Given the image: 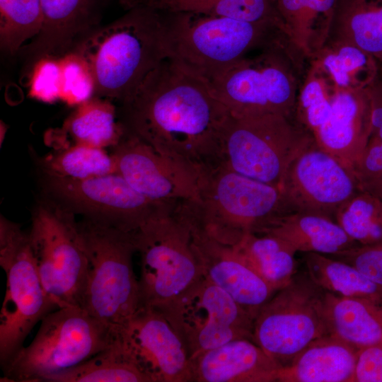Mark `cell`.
Segmentation results:
<instances>
[{
  "label": "cell",
  "instance_id": "12",
  "mask_svg": "<svg viewBox=\"0 0 382 382\" xmlns=\"http://www.w3.org/2000/svg\"><path fill=\"white\" fill-rule=\"evenodd\" d=\"M324 293L306 272L295 274L257 314L253 340L280 367L313 341L330 335L323 312Z\"/></svg>",
  "mask_w": 382,
  "mask_h": 382
},
{
  "label": "cell",
  "instance_id": "6",
  "mask_svg": "<svg viewBox=\"0 0 382 382\" xmlns=\"http://www.w3.org/2000/svg\"><path fill=\"white\" fill-rule=\"evenodd\" d=\"M307 65L299 84L295 117L321 149L352 170L371 136L369 88H339L314 66Z\"/></svg>",
  "mask_w": 382,
  "mask_h": 382
},
{
  "label": "cell",
  "instance_id": "30",
  "mask_svg": "<svg viewBox=\"0 0 382 382\" xmlns=\"http://www.w3.org/2000/svg\"><path fill=\"white\" fill-rule=\"evenodd\" d=\"M303 261L308 277L324 291L382 303V286L354 266L318 253H304Z\"/></svg>",
  "mask_w": 382,
  "mask_h": 382
},
{
  "label": "cell",
  "instance_id": "23",
  "mask_svg": "<svg viewBox=\"0 0 382 382\" xmlns=\"http://www.w3.org/2000/svg\"><path fill=\"white\" fill-rule=\"evenodd\" d=\"M357 352L335 335L319 337L279 369L277 382H352Z\"/></svg>",
  "mask_w": 382,
  "mask_h": 382
},
{
  "label": "cell",
  "instance_id": "10",
  "mask_svg": "<svg viewBox=\"0 0 382 382\" xmlns=\"http://www.w3.org/2000/svg\"><path fill=\"white\" fill-rule=\"evenodd\" d=\"M313 141L295 115L230 116L223 133L221 165L279 187L291 162Z\"/></svg>",
  "mask_w": 382,
  "mask_h": 382
},
{
  "label": "cell",
  "instance_id": "31",
  "mask_svg": "<svg viewBox=\"0 0 382 382\" xmlns=\"http://www.w3.org/2000/svg\"><path fill=\"white\" fill-rule=\"evenodd\" d=\"M117 335V334H116ZM47 382H148L126 356L117 337L86 361L46 379Z\"/></svg>",
  "mask_w": 382,
  "mask_h": 382
},
{
  "label": "cell",
  "instance_id": "28",
  "mask_svg": "<svg viewBox=\"0 0 382 382\" xmlns=\"http://www.w3.org/2000/svg\"><path fill=\"white\" fill-rule=\"evenodd\" d=\"M328 39L354 45L382 64V0H337Z\"/></svg>",
  "mask_w": 382,
  "mask_h": 382
},
{
  "label": "cell",
  "instance_id": "4",
  "mask_svg": "<svg viewBox=\"0 0 382 382\" xmlns=\"http://www.w3.org/2000/svg\"><path fill=\"white\" fill-rule=\"evenodd\" d=\"M163 10L168 58L207 83L250 52L288 41L273 24Z\"/></svg>",
  "mask_w": 382,
  "mask_h": 382
},
{
  "label": "cell",
  "instance_id": "39",
  "mask_svg": "<svg viewBox=\"0 0 382 382\" xmlns=\"http://www.w3.org/2000/svg\"><path fill=\"white\" fill-rule=\"evenodd\" d=\"M328 256L354 266L372 282L382 286V242L358 245Z\"/></svg>",
  "mask_w": 382,
  "mask_h": 382
},
{
  "label": "cell",
  "instance_id": "34",
  "mask_svg": "<svg viewBox=\"0 0 382 382\" xmlns=\"http://www.w3.org/2000/svg\"><path fill=\"white\" fill-rule=\"evenodd\" d=\"M46 174L82 180L116 173L112 155L104 149L71 146L57 150L43 160Z\"/></svg>",
  "mask_w": 382,
  "mask_h": 382
},
{
  "label": "cell",
  "instance_id": "17",
  "mask_svg": "<svg viewBox=\"0 0 382 382\" xmlns=\"http://www.w3.org/2000/svg\"><path fill=\"white\" fill-rule=\"evenodd\" d=\"M116 337L148 382H193L187 350L158 310L140 308L117 329Z\"/></svg>",
  "mask_w": 382,
  "mask_h": 382
},
{
  "label": "cell",
  "instance_id": "9",
  "mask_svg": "<svg viewBox=\"0 0 382 382\" xmlns=\"http://www.w3.org/2000/svg\"><path fill=\"white\" fill-rule=\"evenodd\" d=\"M178 204L132 232L141 260L140 308L158 310L203 277L190 224Z\"/></svg>",
  "mask_w": 382,
  "mask_h": 382
},
{
  "label": "cell",
  "instance_id": "41",
  "mask_svg": "<svg viewBox=\"0 0 382 382\" xmlns=\"http://www.w3.org/2000/svg\"><path fill=\"white\" fill-rule=\"evenodd\" d=\"M371 130L370 138L382 141V76L370 86Z\"/></svg>",
  "mask_w": 382,
  "mask_h": 382
},
{
  "label": "cell",
  "instance_id": "2",
  "mask_svg": "<svg viewBox=\"0 0 382 382\" xmlns=\"http://www.w3.org/2000/svg\"><path fill=\"white\" fill-rule=\"evenodd\" d=\"M70 52L80 57L89 69L94 96L121 103L168 57L164 11L150 6L129 9L94 30Z\"/></svg>",
  "mask_w": 382,
  "mask_h": 382
},
{
  "label": "cell",
  "instance_id": "32",
  "mask_svg": "<svg viewBox=\"0 0 382 382\" xmlns=\"http://www.w3.org/2000/svg\"><path fill=\"white\" fill-rule=\"evenodd\" d=\"M159 8L221 16L252 23H270L285 33L275 0H171Z\"/></svg>",
  "mask_w": 382,
  "mask_h": 382
},
{
  "label": "cell",
  "instance_id": "22",
  "mask_svg": "<svg viewBox=\"0 0 382 382\" xmlns=\"http://www.w3.org/2000/svg\"><path fill=\"white\" fill-rule=\"evenodd\" d=\"M111 100L93 96L78 104L60 127L46 134L48 144L56 150L76 145L101 149L116 146L125 129L117 121Z\"/></svg>",
  "mask_w": 382,
  "mask_h": 382
},
{
  "label": "cell",
  "instance_id": "18",
  "mask_svg": "<svg viewBox=\"0 0 382 382\" xmlns=\"http://www.w3.org/2000/svg\"><path fill=\"white\" fill-rule=\"evenodd\" d=\"M111 155L116 173L150 200L178 204L197 197L198 175L126 130Z\"/></svg>",
  "mask_w": 382,
  "mask_h": 382
},
{
  "label": "cell",
  "instance_id": "43",
  "mask_svg": "<svg viewBox=\"0 0 382 382\" xmlns=\"http://www.w3.org/2000/svg\"><path fill=\"white\" fill-rule=\"evenodd\" d=\"M169 1H171V0H158L156 4L153 7L156 8H158Z\"/></svg>",
  "mask_w": 382,
  "mask_h": 382
},
{
  "label": "cell",
  "instance_id": "14",
  "mask_svg": "<svg viewBox=\"0 0 382 382\" xmlns=\"http://www.w3.org/2000/svg\"><path fill=\"white\" fill-rule=\"evenodd\" d=\"M158 311L181 338L191 360L233 340H253L254 318L203 277Z\"/></svg>",
  "mask_w": 382,
  "mask_h": 382
},
{
  "label": "cell",
  "instance_id": "21",
  "mask_svg": "<svg viewBox=\"0 0 382 382\" xmlns=\"http://www.w3.org/2000/svg\"><path fill=\"white\" fill-rule=\"evenodd\" d=\"M193 382H277L280 366L253 340L236 339L192 359Z\"/></svg>",
  "mask_w": 382,
  "mask_h": 382
},
{
  "label": "cell",
  "instance_id": "7",
  "mask_svg": "<svg viewBox=\"0 0 382 382\" xmlns=\"http://www.w3.org/2000/svg\"><path fill=\"white\" fill-rule=\"evenodd\" d=\"M77 228L88 263L80 307L117 329L140 308L132 232L87 219Z\"/></svg>",
  "mask_w": 382,
  "mask_h": 382
},
{
  "label": "cell",
  "instance_id": "44",
  "mask_svg": "<svg viewBox=\"0 0 382 382\" xmlns=\"http://www.w3.org/2000/svg\"><path fill=\"white\" fill-rule=\"evenodd\" d=\"M380 66H381V76H382V64H381Z\"/></svg>",
  "mask_w": 382,
  "mask_h": 382
},
{
  "label": "cell",
  "instance_id": "27",
  "mask_svg": "<svg viewBox=\"0 0 382 382\" xmlns=\"http://www.w3.org/2000/svg\"><path fill=\"white\" fill-rule=\"evenodd\" d=\"M308 63L344 89H367L381 75L380 63L372 55L335 40L328 39Z\"/></svg>",
  "mask_w": 382,
  "mask_h": 382
},
{
  "label": "cell",
  "instance_id": "20",
  "mask_svg": "<svg viewBox=\"0 0 382 382\" xmlns=\"http://www.w3.org/2000/svg\"><path fill=\"white\" fill-rule=\"evenodd\" d=\"M109 0H41L42 26L21 50L35 63L60 58L98 28Z\"/></svg>",
  "mask_w": 382,
  "mask_h": 382
},
{
  "label": "cell",
  "instance_id": "5",
  "mask_svg": "<svg viewBox=\"0 0 382 382\" xmlns=\"http://www.w3.org/2000/svg\"><path fill=\"white\" fill-rule=\"evenodd\" d=\"M306 65L289 42H277L238 60L208 84L233 117H291Z\"/></svg>",
  "mask_w": 382,
  "mask_h": 382
},
{
  "label": "cell",
  "instance_id": "33",
  "mask_svg": "<svg viewBox=\"0 0 382 382\" xmlns=\"http://www.w3.org/2000/svg\"><path fill=\"white\" fill-rule=\"evenodd\" d=\"M41 0H0V47L6 54L18 53L40 32Z\"/></svg>",
  "mask_w": 382,
  "mask_h": 382
},
{
  "label": "cell",
  "instance_id": "37",
  "mask_svg": "<svg viewBox=\"0 0 382 382\" xmlns=\"http://www.w3.org/2000/svg\"><path fill=\"white\" fill-rule=\"evenodd\" d=\"M352 170L360 191L382 201V141L370 138Z\"/></svg>",
  "mask_w": 382,
  "mask_h": 382
},
{
  "label": "cell",
  "instance_id": "3",
  "mask_svg": "<svg viewBox=\"0 0 382 382\" xmlns=\"http://www.w3.org/2000/svg\"><path fill=\"white\" fill-rule=\"evenodd\" d=\"M179 208L195 226L231 246L289 213L279 187L221 165L199 177L197 197L180 202Z\"/></svg>",
  "mask_w": 382,
  "mask_h": 382
},
{
  "label": "cell",
  "instance_id": "8",
  "mask_svg": "<svg viewBox=\"0 0 382 382\" xmlns=\"http://www.w3.org/2000/svg\"><path fill=\"white\" fill-rule=\"evenodd\" d=\"M117 329L80 306L57 308L41 320L37 335L4 366L1 381L42 382L108 347Z\"/></svg>",
  "mask_w": 382,
  "mask_h": 382
},
{
  "label": "cell",
  "instance_id": "29",
  "mask_svg": "<svg viewBox=\"0 0 382 382\" xmlns=\"http://www.w3.org/2000/svg\"><path fill=\"white\" fill-rule=\"evenodd\" d=\"M233 247L277 291L287 285L296 274V251L277 236L248 233Z\"/></svg>",
  "mask_w": 382,
  "mask_h": 382
},
{
  "label": "cell",
  "instance_id": "1",
  "mask_svg": "<svg viewBox=\"0 0 382 382\" xmlns=\"http://www.w3.org/2000/svg\"><path fill=\"white\" fill-rule=\"evenodd\" d=\"M125 130L198 177L221 163L230 114L208 83L169 58L121 103Z\"/></svg>",
  "mask_w": 382,
  "mask_h": 382
},
{
  "label": "cell",
  "instance_id": "25",
  "mask_svg": "<svg viewBox=\"0 0 382 382\" xmlns=\"http://www.w3.org/2000/svg\"><path fill=\"white\" fill-rule=\"evenodd\" d=\"M323 312L330 334L357 349L382 342V303L325 291Z\"/></svg>",
  "mask_w": 382,
  "mask_h": 382
},
{
  "label": "cell",
  "instance_id": "19",
  "mask_svg": "<svg viewBox=\"0 0 382 382\" xmlns=\"http://www.w3.org/2000/svg\"><path fill=\"white\" fill-rule=\"evenodd\" d=\"M187 221L203 277L226 292L255 320L277 291L248 264L235 247L219 243Z\"/></svg>",
  "mask_w": 382,
  "mask_h": 382
},
{
  "label": "cell",
  "instance_id": "42",
  "mask_svg": "<svg viewBox=\"0 0 382 382\" xmlns=\"http://www.w3.org/2000/svg\"><path fill=\"white\" fill-rule=\"evenodd\" d=\"M119 3L126 10H129L138 6L153 7L158 0H118Z\"/></svg>",
  "mask_w": 382,
  "mask_h": 382
},
{
  "label": "cell",
  "instance_id": "40",
  "mask_svg": "<svg viewBox=\"0 0 382 382\" xmlns=\"http://www.w3.org/2000/svg\"><path fill=\"white\" fill-rule=\"evenodd\" d=\"M352 382H382V342L358 349Z\"/></svg>",
  "mask_w": 382,
  "mask_h": 382
},
{
  "label": "cell",
  "instance_id": "11",
  "mask_svg": "<svg viewBox=\"0 0 382 382\" xmlns=\"http://www.w3.org/2000/svg\"><path fill=\"white\" fill-rule=\"evenodd\" d=\"M0 265L6 278L0 313V362L7 364L23 347L38 321L57 306L42 284L28 234L2 215L0 219Z\"/></svg>",
  "mask_w": 382,
  "mask_h": 382
},
{
  "label": "cell",
  "instance_id": "13",
  "mask_svg": "<svg viewBox=\"0 0 382 382\" xmlns=\"http://www.w3.org/2000/svg\"><path fill=\"white\" fill-rule=\"evenodd\" d=\"M30 243L43 288L58 308L80 306L88 263L74 214L61 207H38Z\"/></svg>",
  "mask_w": 382,
  "mask_h": 382
},
{
  "label": "cell",
  "instance_id": "35",
  "mask_svg": "<svg viewBox=\"0 0 382 382\" xmlns=\"http://www.w3.org/2000/svg\"><path fill=\"white\" fill-rule=\"evenodd\" d=\"M335 221L359 245L382 242V201L359 191L337 210Z\"/></svg>",
  "mask_w": 382,
  "mask_h": 382
},
{
  "label": "cell",
  "instance_id": "38",
  "mask_svg": "<svg viewBox=\"0 0 382 382\" xmlns=\"http://www.w3.org/2000/svg\"><path fill=\"white\" fill-rule=\"evenodd\" d=\"M30 81V95L42 101L61 99L62 70L60 58L43 57L34 63Z\"/></svg>",
  "mask_w": 382,
  "mask_h": 382
},
{
  "label": "cell",
  "instance_id": "26",
  "mask_svg": "<svg viewBox=\"0 0 382 382\" xmlns=\"http://www.w3.org/2000/svg\"><path fill=\"white\" fill-rule=\"evenodd\" d=\"M290 45L308 62L328 40L337 0H275Z\"/></svg>",
  "mask_w": 382,
  "mask_h": 382
},
{
  "label": "cell",
  "instance_id": "24",
  "mask_svg": "<svg viewBox=\"0 0 382 382\" xmlns=\"http://www.w3.org/2000/svg\"><path fill=\"white\" fill-rule=\"evenodd\" d=\"M262 233L277 236L303 253L332 255L359 245L335 221L311 213L284 214L257 234Z\"/></svg>",
  "mask_w": 382,
  "mask_h": 382
},
{
  "label": "cell",
  "instance_id": "36",
  "mask_svg": "<svg viewBox=\"0 0 382 382\" xmlns=\"http://www.w3.org/2000/svg\"><path fill=\"white\" fill-rule=\"evenodd\" d=\"M62 70L61 99L76 105L94 96V82L89 69L77 54L60 57Z\"/></svg>",
  "mask_w": 382,
  "mask_h": 382
},
{
  "label": "cell",
  "instance_id": "16",
  "mask_svg": "<svg viewBox=\"0 0 382 382\" xmlns=\"http://www.w3.org/2000/svg\"><path fill=\"white\" fill-rule=\"evenodd\" d=\"M289 212L335 221L337 210L360 191L352 170L313 141L291 162L280 187Z\"/></svg>",
  "mask_w": 382,
  "mask_h": 382
},
{
  "label": "cell",
  "instance_id": "15",
  "mask_svg": "<svg viewBox=\"0 0 382 382\" xmlns=\"http://www.w3.org/2000/svg\"><path fill=\"white\" fill-rule=\"evenodd\" d=\"M47 175V192L62 209L127 232L178 204L149 199L117 173L82 180Z\"/></svg>",
  "mask_w": 382,
  "mask_h": 382
}]
</instances>
